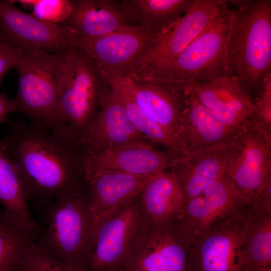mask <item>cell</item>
Wrapping results in <instances>:
<instances>
[{
    "instance_id": "cell-1",
    "label": "cell",
    "mask_w": 271,
    "mask_h": 271,
    "mask_svg": "<svg viewBox=\"0 0 271 271\" xmlns=\"http://www.w3.org/2000/svg\"><path fill=\"white\" fill-rule=\"evenodd\" d=\"M0 143L15 163L29 200L47 206L52 200L79 195L78 179L85 178L88 153L77 154L82 145L78 139L18 120Z\"/></svg>"
},
{
    "instance_id": "cell-2",
    "label": "cell",
    "mask_w": 271,
    "mask_h": 271,
    "mask_svg": "<svg viewBox=\"0 0 271 271\" xmlns=\"http://www.w3.org/2000/svg\"><path fill=\"white\" fill-rule=\"evenodd\" d=\"M228 2L235 8L226 50L227 74L253 102L271 73V1Z\"/></svg>"
},
{
    "instance_id": "cell-3",
    "label": "cell",
    "mask_w": 271,
    "mask_h": 271,
    "mask_svg": "<svg viewBox=\"0 0 271 271\" xmlns=\"http://www.w3.org/2000/svg\"><path fill=\"white\" fill-rule=\"evenodd\" d=\"M90 199L79 195L46 206V227L36 242L70 271H87L94 233L89 214Z\"/></svg>"
},
{
    "instance_id": "cell-4",
    "label": "cell",
    "mask_w": 271,
    "mask_h": 271,
    "mask_svg": "<svg viewBox=\"0 0 271 271\" xmlns=\"http://www.w3.org/2000/svg\"><path fill=\"white\" fill-rule=\"evenodd\" d=\"M16 52L14 69L19 80L14 111L52 131L68 134L58 115V81L66 53Z\"/></svg>"
},
{
    "instance_id": "cell-5",
    "label": "cell",
    "mask_w": 271,
    "mask_h": 271,
    "mask_svg": "<svg viewBox=\"0 0 271 271\" xmlns=\"http://www.w3.org/2000/svg\"><path fill=\"white\" fill-rule=\"evenodd\" d=\"M232 11L222 0L210 25L170 64L144 77L173 82H204L229 76L226 50Z\"/></svg>"
},
{
    "instance_id": "cell-6",
    "label": "cell",
    "mask_w": 271,
    "mask_h": 271,
    "mask_svg": "<svg viewBox=\"0 0 271 271\" xmlns=\"http://www.w3.org/2000/svg\"><path fill=\"white\" fill-rule=\"evenodd\" d=\"M97 63L75 49L65 54L58 81V115L66 131L80 138L105 96Z\"/></svg>"
},
{
    "instance_id": "cell-7",
    "label": "cell",
    "mask_w": 271,
    "mask_h": 271,
    "mask_svg": "<svg viewBox=\"0 0 271 271\" xmlns=\"http://www.w3.org/2000/svg\"><path fill=\"white\" fill-rule=\"evenodd\" d=\"M99 68L107 83L122 91L146 116L178 136L192 89L191 82L159 79L143 81Z\"/></svg>"
},
{
    "instance_id": "cell-8",
    "label": "cell",
    "mask_w": 271,
    "mask_h": 271,
    "mask_svg": "<svg viewBox=\"0 0 271 271\" xmlns=\"http://www.w3.org/2000/svg\"><path fill=\"white\" fill-rule=\"evenodd\" d=\"M222 0H195L188 12L155 36L149 49L132 71L142 79L174 60L212 22Z\"/></svg>"
},
{
    "instance_id": "cell-9",
    "label": "cell",
    "mask_w": 271,
    "mask_h": 271,
    "mask_svg": "<svg viewBox=\"0 0 271 271\" xmlns=\"http://www.w3.org/2000/svg\"><path fill=\"white\" fill-rule=\"evenodd\" d=\"M62 29L71 46L94 60L99 66L123 75L134 69L156 36L135 26L97 37H85Z\"/></svg>"
},
{
    "instance_id": "cell-10",
    "label": "cell",
    "mask_w": 271,
    "mask_h": 271,
    "mask_svg": "<svg viewBox=\"0 0 271 271\" xmlns=\"http://www.w3.org/2000/svg\"><path fill=\"white\" fill-rule=\"evenodd\" d=\"M271 171V137L248 121L229 143L226 174L248 199Z\"/></svg>"
},
{
    "instance_id": "cell-11",
    "label": "cell",
    "mask_w": 271,
    "mask_h": 271,
    "mask_svg": "<svg viewBox=\"0 0 271 271\" xmlns=\"http://www.w3.org/2000/svg\"><path fill=\"white\" fill-rule=\"evenodd\" d=\"M0 41L12 50L26 53H66L75 50L59 25L22 11L13 0H0Z\"/></svg>"
},
{
    "instance_id": "cell-12",
    "label": "cell",
    "mask_w": 271,
    "mask_h": 271,
    "mask_svg": "<svg viewBox=\"0 0 271 271\" xmlns=\"http://www.w3.org/2000/svg\"><path fill=\"white\" fill-rule=\"evenodd\" d=\"M248 199L224 173L186 203L179 229L191 239L226 220L244 214Z\"/></svg>"
},
{
    "instance_id": "cell-13",
    "label": "cell",
    "mask_w": 271,
    "mask_h": 271,
    "mask_svg": "<svg viewBox=\"0 0 271 271\" xmlns=\"http://www.w3.org/2000/svg\"><path fill=\"white\" fill-rule=\"evenodd\" d=\"M244 214L193 238L187 271H243L239 244Z\"/></svg>"
},
{
    "instance_id": "cell-14",
    "label": "cell",
    "mask_w": 271,
    "mask_h": 271,
    "mask_svg": "<svg viewBox=\"0 0 271 271\" xmlns=\"http://www.w3.org/2000/svg\"><path fill=\"white\" fill-rule=\"evenodd\" d=\"M153 176L105 171L86 173L90 192L89 214L94 234L119 208L142 192Z\"/></svg>"
},
{
    "instance_id": "cell-15",
    "label": "cell",
    "mask_w": 271,
    "mask_h": 271,
    "mask_svg": "<svg viewBox=\"0 0 271 271\" xmlns=\"http://www.w3.org/2000/svg\"><path fill=\"white\" fill-rule=\"evenodd\" d=\"M85 174L96 171H114L138 176L154 175L170 168L180 155L153 149L148 144L87 150Z\"/></svg>"
},
{
    "instance_id": "cell-16",
    "label": "cell",
    "mask_w": 271,
    "mask_h": 271,
    "mask_svg": "<svg viewBox=\"0 0 271 271\" xmlns=\"http://www.w3.org/2000/svg\"><path fill=\"white\" fill-rule=\"evenodd\" d=\"M170 223L162 224L144 249L126 256L123 270L187 271L191 240L181 231L178 223L175 229H171Z\"/></svg>"
},
{
    "instance_id": "cell-17",
    "label": "cell",
    "mask_w": 271,
    "mask_h": 271,
    "mask_svg": "<svg viewBox=\"0 0 271 271\" xmlns=\"http://www.w3.org/2000/svg\"><path fill=\"white\" fill-rule=\"evenodd\" d=\"M100 106L80 139L88 150L147 144L146 138L133 125L113 91L111 90L105 95Z\"/></svg>"
},
{
    "instance_id": "cell-18",
    "label": "cell",
    "mask_w": 271,
    "mask_h": 271,
    "mask_svg": "<svg viewBox=\"0 0 271 271\" xmlns=\"http://www.w3.org/2000/svg\"><path fill=\"white\" fill-rule=\"evenodd\" d=\"M191 82L199 102L227 127L237 131L247 122L253 113V102L236 78Z\"/></svg>"
},
{
    "instance_id": "cell-19",
    "label": "cell",
    "mask_w": 271,
    "mask_h": 271,
    "mask_svg": "<svg viewBox=\"0 0 271 271\" xmlns=\"http://www.w3.org/2000/svg\"><path fill=\"white\" fill-rule=\"evenodd\" d=\"M137 220L135 209L129 207L97 229L87 271H121Z\"/></svg>"
},
{
    "instance_id": "cell-20",
    "label": "cell",
    "mask_w": 271,
    "mask_h": 271,
    "mask_svg": "<svg viewBox=\"0 0 271 271\" xmlns=\"http://www.w3.org/2000/svg\"><path fill=\"white\" fill-rule=\"evenodd\" d=\"M237 131L221 123L199 102L191 89L178 132L183 154H195L227 145Z\"/></svg>"
},
{
    "instance_id": "cell-21",
    "label": "cell",
    "mask_w": 271,
    "mask_h": 271,
    "mask_svg": "<svg viewBox=\"0 0 271 271\" xmlns=\"http://www.w3.org/2000/svg\"><path fill=\"white\" fill-rule=\"evenodd\" d=\"M228 144L180 155L174 160L170 168L179 181L186 203L225 173Z\"/></svg>"
},
{
    "instance_id": "cell-22",
    "label": "cell",
    "mask_w": 271,
    "mask_h": 271,
    "mask_svg": "<svg viewBox=\"0 0 271 271\" xmlns=\"http://www.w3.org/2000/svg\"><path fill=\"white\" fill-rule=\"evenodd\" d=\"M73 11L59 25L82 36L97 37L130 26L120 4L108 0L72 1Z\"/></svg>"
},
{
    "instance_id": "cell-23",
    "label": "cell",
    "mask_w": 271,
    "mask_h": 271,
    "mask_svg": "<svg viewBox=\"0 0 271 271\" xmlns=\"http://www.w3.org/2000/svg\"><path fill=\"white\" fill-rule=\"evenodd\" d=\"M243 271L271 267V212L251 206L243 216L240 237Z\"/></svg>"
},
{
    "instance_id": "cell-24",
    "label": "cell",
    "mask_w": 271,
    "mask_h": 271,
    "mask_svg": "<svg viewBox=\"0 0 271 271\" xmlns=\"http://www.w3.org/2000/svg\"><path fill=\"white\" fill-rule=\"evenodd\" d=\"M142 192L145 207L155 222L178 223L184 219L186 200L173 172L165 170L154 175Z\"/></svg>"
},
{
    "instance_id": "cell-25",
    "label": "cell",
    "mask_w": 271,
    "mask_h": 271,
    "mask_svg": "<svg viewBox=\"0 0 271 271\" xmlns=\"http://www.w3.org/2000/svg\"><path fill=\"white\" fill-rule=\"evenodd\" d=\"M195 0H125L120 7L128 21L142 31L157 35L177 21Z\"/></svg>"
},
{
    "instance_id": "cell-26",
    "label": "cell",
    "mask_w": 271,
    "mask_h": 271,
    "mask_svg": "<svg viewBox=\"0 0 271 271\" xmlns=\"http://www.w3.org/2000/svg\"><path fill=\"white\" fill-rule=\"evenodd\" d=\"M28 200L16 166L0 143V203L5 211L30 228L40 230L31 215Z\"/></svg>"
},
{
    "instance_id": "cell-27",
    "label": "cell",
    "mask_w": 271,
    "mask_h": 271,
    "mask_svg": "<svg viewBox=\"0 0 271 271\" xmlns=\"http://www.w3.org/2000/svg\"><path fill=\"white\" fill-rule=\"evenodd\" d=\"M39 232L3 212L0 218V271H17L22 255L36 240Z\"/></svg>"
},
{
    "instance_id": "cell-28",
    "label": "cell",
    "mask_w": 271,
    "mask_h": 271,
    "mask_svg": "<svg viewBox=\"0 0 271 271\" xmlns=\"http://www.w3.org/2000/svg\"><path fill=\"white\" fill-rule=\"evenodd\" d=\"M108 85L123 104L133 125L142 135L163 145L169 151L183 154L182 148L176 134L149 119L122 91L114 85Z\"/></svg>"
},
{
    "instance_id": "cell-29",
    "label": "cell",
    "mask_w": 271,
    "mask_h": 271,
    "mask_svg": "<svg viewBox=\"0 0 271 271\" xmlns=\"http://www.w3.org/2000/svg\"><path fill=\"white\" fill-rule=\"evenodd\" d=\"M26 9L32 10V15L49 23L60 25L68 19L73 11L70 0H16Z\"/></svg>"
},
{
    "instance_id": "cell-30",
    "label": "cell",
    "mask_w": 271,
    "mask_h": 271,
    "mask_svg": "<svg viewBox=\"0 0 271 271\" xmlns=\"http://www.w3.org/2000/svg\"><path fill=\"white\" fill-rule=\"evenodd\" d=\"M17 271H70L51 254L40 247L36 241L26 249Z\"/></svg>"
},
{
    "instance_id": "cell-31",
    "label": "cell",
    "mask_w": 271,
    "mask_h": 271,
    "mask_svg": "<svg viewBox=\"0 0 271 271\" xmlns=\"http://www.w3.org/2000/svg\"><path fill=\"white\" fill-rule=\"evenodd\" d=\"M253 104V113L248 121L271 137V73L265 78Z\"/></svg>"
},
{
    "instance_id": "cell-32",
    "label": "cell",
    "mask_w": 271,
    "mask_h": 271,
    "mask_svg": "<svg viewBox=\"0 0 271 271\" xmlns=\"http://www.w3.org/2000/svg\"><path fill=\"white\" fill-rule=\"evenodd\" d=\"M249 204L271 212V171L250 198Z\"/></svg>"
},
{
    "instance_id": "cell-33",
    "label": "cell",
    "mask_w": 271,
    "mask_h": 271,
    "mask_svg": "<svg viewBox=\"0 0 271 271\" xmlns=\"http://www.w3.org/2000/svg\"><path fill=\"white\" fill-rule=\"evenodd\" d=\"M17 52L12 50L0 41V83L4 76L14 68Z\"/></svg>"
},
{
    "instance_id": "cell-34",
    "label": "cell",
    "mask_w": 271,
    "mask_h": 271,
    "mask_svg": "<svg viewBox=\"0 0 271 271\" xmlns=\"http://www.w3.org/2000/svg\"><path fill=\"white\" fill-rule=\"evenodd\" d=\"M14 111L13 99H10L5 94L0 93V123L9 122L8 114Z\"/></svg>"
},
{
    "instance_id": "cell-35",
    "label": "cell",
    "mask_w": 271,
    "mask_h": 271,
    "mask_svg": "<svg viewBox=\"0 0 271 271\" xmlns=\"http://www.w3.org/2000/svg\"><path fill=\"white\" fill-rule=\"evenodd\" d=\"M255 271H271V267L258 269Z\"/></svg>"
},
{
    "instance_id": "cell-36",
    "label": "cell",
    "mask_w": 271,
    "mask_h": 271,
    "mask_svg": "<svg viewBox=\"0 0 271 271\" xmlns=\"http://www.w3.org/2000/svg\"><path fill=\"white\" fill-rule=\"evenodd\" d=\"M123 271H144V270H140V269H128V270H124Z\"/></svg>"
},
{
    "instance_id": "cell-37",
    "label": "cell",
    "mask_w": 271,
    "mask_h": 271,
    "mask_svg": "<svg viewBox=\"0 0 271 271\" xmlns=\"http://www.w3.org/2000/svg\"><path fill=\"white\" fill-rule=\"evenodd\" d=\"M3 212H0V218L1 217L2 215V214H3Z\"/></svg>"
}]
</instances>
